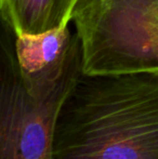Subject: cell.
Listing matches in <instances>:
<instances>
[{"label":"cell","instance_id":"6da1fadb","mask_svg":"<svg viewBox=\"0 0 158 159\" xmlns=\"http://www.w3.org/2000/svg\"><path fill=\"white\" fill-rule=\"evenodd\" d=\"M53 159H158V71L81 74L57 115Z\"/></svg>","mask_w":158,"mask_h":159},{"label":"cell","instance_id":"7a4b0ae2","mask_svg":"<svg viewBox=\"0 0 158 159\" xmlns=\"http://www.w3.org/2000/svg\"><path fill=\"white\" fill-rule=\"evenodd\" d=\"M70 23L84 75L158 71V0H78Z\"/></svg>","mask_w":158,"mask_h":159},{"label":"cell","instance_id":"3957f363","mask_svg":"<svg viewBox=\"0 0 158 159\" xmlns=\"http://www.w3.org/2000/svg\"><path fill=\"white\" fill-rule=\"evenodd\" d=\"M82 69L73 71L48 94L32 95L16 57L6 53L0 86V159H53L57 115Z\"/></svg>","mask_w":158,"mask_h":159},{"label":"cell","instance_id":"277c9868","mask_svg":"<svg viewBox=\"0 0 158 159\" xmlns=\"http://www.w3.org/2000/svg\"><path fill=\"white\" fill-rule=\"evenodd\" d=\"M14 54L24 87L35 96L52 92L82 68L80 42L70 25L15 36Z\"/></svg>","mask_w":158,"mask_h":159},{"label":"cell","instance_id":"5b68a950","mask_svg":"<svg viewBox=\"0 0 158 159\" xmlns=\"http://www.w3.org/2000/svg\"><path fill=\"white\" fill-rule=\"evenodd\" d=\"M0 10L15 36L65 26L63 0H0Z\"/></svg>","mask_w":158,"mask_h":159},{"label":"cell","instance_id":"8992f818","mask_svg":"<svg viewBox=\"0 0 158 159\" xmlns=\"http://www.w3.org/2000/svg\"><path fill=\"white\" fill-rule=\"evenodd\" d=\"M78 0H63L64 6V25L70 24V16H72L73 9Z\"/></svg>","mask_w":158,"mask_h":159}]
</instances>
